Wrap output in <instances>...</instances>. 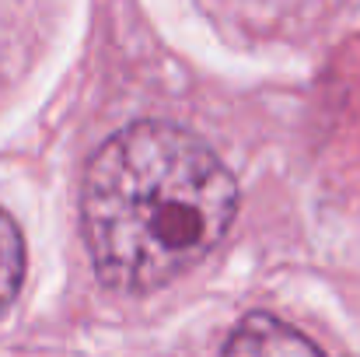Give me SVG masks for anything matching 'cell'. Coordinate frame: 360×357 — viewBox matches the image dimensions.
I'll return each mask as SVG.
<instances>
[{
	"instance_id": "cell-1",
	"label": "cell",
	"mask_w": 360,
	"mask_h": 357,
	"mask_svg": "<svg viewBox=\"0 0 360 357\" xmlns=\"http://www.w3.org/2000/svg\"><path fill=\"white\" fill-rule=\"evenodd\" d=\"M238 186L207 140L172 123H133L88 165L81 228L105 287L154 291L228 235Z\"/></svg>"
},
{
	"instance_id": "cell-2",
	"label": "cell",
	"mask_w": 360,
	"mask_h": 357,
	"mask_svg": "<svg viewBox=\"0 0 360 357\" xmlns=\"http://www.w3.org/2000/svg\"><path fill=\"white\" fill-rule=\"evenodd\" d=\"M221 357H326L301 330L287 326L276 315L255 312L245 315L228 337Z\"/></svg>"
},
{
	"instance_id": "cell-3",
	"label": "cell",
	"mask_w": 360,
	"mask_h": 357,
	"mask_svg": "<svg viewBox=\"0 0 360 357\" xmlns=\"http://www.w3.org/2000/svg\"><path fill=\"white\" fill-rule=\"evenodd\" d=\"M25 280V242L7 211H0V315L14 305Z\"/></svg>"
}]
</instances>
